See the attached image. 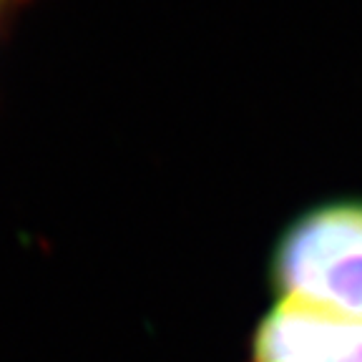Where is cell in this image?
<instances>
[{
    "label": "cell",
    "instance_id": "cell-2",
    "mask_svg": "<svg viewBox=\"0 0 362 362\" xmlns=\"http://www.w3.org/2000/svg\"><path fill=\"white\" fill-rule=\"evenodd\" d=\"M247 362H362V320L279 297L262 315Z\"/></svg>",
    "mask_w": 362,
    "mask_h": 362
},
{
    "label": "cell",
    "instance_id": "cell-1",
    "mask_svg": "<svg viewBox=\"0 0 362 362\" xmlns=\"http://www.w3.org/2000/svg\"><path fill=\"white\" fill-rule=\"evenodd\" d=\"M269 279L279 297L362 320V197L302 209L274 242Z\"/></svg>",
    "mask_w": 362,
    "mask_h": 362
},
{
    "label": "cell",
    "instance_id": "cell-3",
    "mask_svg": "<svg viewBox=\"0 0 362 362\" xmlns=\"http://www.w3.org/2000/svg\"><path fill=\"white\" fill-rule=\"evenodd\" d=\"M33 3L35 0H0V40H3L6 30L18 21V16H21L25 8L33 6Z\"/></svg>",
    "mask_w": 362,
    "mask_h": 362
}]
</instances>
